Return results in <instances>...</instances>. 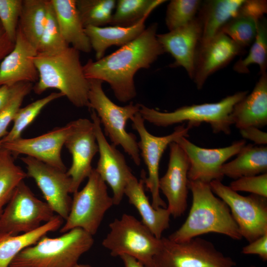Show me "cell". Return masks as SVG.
Returning <instances> with one entry per match:
<instances>
[{"instance_id":"28","label":"cell","mask_w":267,"mask_h":267,"mask_svg":"<svg viewBox=\"0 0 267 267\" xmlns=\"http://www.w3.org/2000/svg\"><path fill=\"white\" fill-rule=\"evenodd\" d=\"M63 222L61 217L55 215L49 222L27 233L14 235L0 231V267H9L22 250L36 244L49 232L60 228Z\"/></svg>"},{"instance_id":"47","label":"cell","mask_w":267,"mask_h":267,"mask_svg":"<svg viewBox=\"0 0 267 267\" xmlns=\"http://www.w3.org/2000/svg\"><path fill=\"white\" fill-rule=\"evenodd\" d=\"M1 147H2V143H1V140L0 139V149L1 148Z\"/></svg>"},{"instance_id":"25","label":"cell","mask_w":267,"mask_h":267,"mask_svg":"<svg viewBox=\"0 0 267 267\" xmlns=\"http://www.w3.org/2000/svg\"><path fill=\"white\" fill-rule=\"evenodd\" d=\"M244 1L245 0L202 1L196 16L201 27L199 44L207 43L220 33L223 27L236 15Z\"/></svg>"},{"instance_id":"16","label":"cell","mask_w":267,"mask_h":267,"mask_svg":"<svg viewBox=\"0 0 267 267\" xmlns=\"http://www.w3.org/2000/svg\"><path fill=\"white\" fill-rule=\"evenodd\" d=\"M90 110L99 154L95 170L104 181L110 186L114 205H118L123 198L126 184L134 175L123 154L106 140L95 112L93 109Z\"/></svg>"},{"instance_id":"44","label":"cell","mask_w":267,"mask_h":267,"mask_svg":"<svg viewBox=\"0 0 267 267\" xmlns=\"http://www.w3.org/2000/svg\"><path fill=\"white\" fill-rule=\"evenodd\" d=\"M13 86L2 85L0 86V110L9 98L12 91Z\"/></svg>"},{"instance_id":"38","label":"cell","mask_w":267,"mask_h":267,"mask_svg":"<svg viewBox=\"0 0 267 267\" xmlns=\"http://www.w3.org/2000/svg\"><path fill=\"white\" fill-rule=\"evenodd\" d=\"M33 84L20 82L13 85L12 93L5 105L0 110V139L7 133V128L14 118L24 98L33 89Z\"/></svg>"},{"instance_id":"9","label":"cell","mask_w":267,"mask_h":267,"mask_svg":"<svg viewBox=\"0 0 267 267\" xmlns=\"http://www.w3.org/2000/svg\"><path fill=\"white\" fill-rule=\"evenodd\" d=\"M161 247L153 259L154 267H234L229 257L210 241L196 237L176 242L162 237Z\"/></svg>"},{"instance_id":"45","label":"cell","mask_w":267,"mask_h":267,"mask_svg":"<svg viewBox=\"0 0 267 267\" xmlns=\"http://www.w3.org/2000/svg\"><path fill=\"white\" fill-rule=\"evenodd\" d=\"M120 257L123 261L125 267H148L130 256L123 255Z\"/></svg>"},{"instance_id":"4","label":"cell","mask_w":267,"mask_h":267,"mask_svg":"<svg viewBox=\"0 0 267 267\" xmlns=\"http://www.w3.org/2000/svg\"><path fill=\"white\" fill-rule=\"evenodd\" d=\"M93 243V236L79 228L56 238L44 235L19 253L9 267H75Z\"/></svg>"},{"instance_id":"8","label":"cell","mask_w":267,"mask_h":267,"mask_svg":"<svg viewBox=\"0 0 267 267\" xmlns=\"http://www.w3.org/2000/svg\"><path fill=\"white\" fill-rule=\"evenodd\" d=\"M113 205L106 183L93 169L86 185L73 193L69 215L60 232L64 233L79 228L93 236L98 230L105 213Z\"/></svg>"},{"instance_id":"43","label":"cell","mask_w":267,"mask_h":267,"mask_svg":"<svg viewBox=\"0 0 267 267\" xmlns=\"http://www.w3.org/2000/svg\"><path fill=\"white\" fill-rule=\"evenodd\" d=\"M15 42L12 41L0 22V63L12 50Z\"/></svg>"},{"instance_id":"27","label":"cell","mask_w":267,"mask_h":267,"mask_svg":"<svg viewBox=\"0 0 267 267\" xmlns=\"http://www.w3.org/2000/svg\"><path fill=\"white\" fill-rule=\"evenodd\" d=\"M63 38L79 51L89 53L92 48L85 32L76 0H50Z\"/></svg>"},{"instance_id":"7","label":"cell","mask_w":267,"mask_h":267,"mask_svg":"<svg viewBox=\"0 0 267 267\" xmlns=\"http://www.w3.org/2000/svg\"><path fill=\"white\" fill-rule=\"evenodd\" d=\"M110 231L102 242L113 257L127 255L144 266L154 267L153 259L162 246L161 238L156 237L134 216L124 214L109 224Z\"/></svg>"},{"instance_id":"14","label":"cell","mask_w":267,"mask_h":267,"mask_svg":"<svg viewBox=\"0 0 267 267\" xmlns=\"http://www.w3.org/2000/svg\"><path fill=\"white\" fill-rule=\"evenodd\" d=\"M77 119L66 125L53 129L41 135L30 138L20 137L2 143V147L11 152L15 158L25 154L63 171L66 167L62 161L61 152L69 136L77 128Z\"/></svg>"},{"instance_id":"36","label":"cell","mask_w":267,"mask_h":267,"mask_svg":"<svg viewBox=\"0 0 267 267\" xmlns=\"http://www.w3.org/2000/svg\"><path fill=\"white\" fill-rule=\"evenodd\" d=\"M69 45L61 35L50 0H46V18L37 47L38 52L59 50Z\"/></svg>"},{"instance_id":"48","label":"cell","mask_w":267,"mask_h":267,"mask_svg":"<svg viewBox=\"0 0 267 267\" xmlns=\"http://www.w3.org/2000/svg\"><path fill=\"white\" fill-rule=\"evenodd\" d=\"M251 267H255V266H251Z\"/></svg>"},{"instance_id":"6","label":"cell","mask_w":267,"mask_h":267,"mask_svg":"<svg viewBox=\"0 0 267 267\" xmlns=\"http://www.w3.org/2000/svg\"><path fill=\"white\" fill-rule=\"evenodd\" d=\"M89 80V108L95 112L112 144L116 147L121 146L135 164L139 166L141 159L136 136L127 132L126 127L128 121L139 112L140 104L131 102L124 106H119L106 95L103 89L102 82Z\"/></svg>"},{"instance_id":"30","label":"cell","mask_w":267,"mask_h":267,"mask_svg":"<svg viewBox=\"0 0 267 267\" xmlns=\"http://www.w3.org/2000/svg\"><path fill=\"white\" fill-rule=\"evenodd\" d=\"M47 0H23L18 27L36 48L46 18Z\"/></svg>"},{"instance_id":"20","label":"cell","mask_w":267,"mask_h":267,"mask_svg":"<svg viewBox=\"0 0 267 267\" xmlns=\"http://www.w3.org/2000/svg\"><path fill=\"white\" fill-rule=\"evenodd\" d=\"M201 35V24L196 16L186 25L156 35L164 52L169 53L175 59L171 66L182 67L191 79Z\"/></svg>"},{"instance_id":"13","label":"cell","mask_w":267,"mask_h":267,"mask_svg":"<svg viewBox=\"0 0 267 267\" xmlns=\"http://www.w3.org/2000/svg\"><path fill=\"white\" fill-rule=\"evenodd\" d=\"M26 165L27 176L33 178L42 191L46 202L54 213L66 220L69 214L72 199L71 178L63 171L31 157H22Z\"/></svg>"},{"instance_id":"31","label":"cell","mask_w":267,"mask_h":267,"mask_svg":"<svg viewBox=\"0 0 267 267\" xmlns=\"http://www.w3.org/2000/svg\"><path fill=\"white\" fill-rule=\"evenodd\" d=\"M14 159L10 152L1 147L0 149V216L17 185L27 177L26 173L15 164Z\"/></svg>"},{"instance_id":"21","label":"cell","mask_w":267,"mask_h":267,"mask_svg":"<svg viewBox=\"0 0 267 267\" xmlns=\"http://www.w3.org/2000/svg\"><path fill=\"white\" fill-rule=\"evenodd\" d=\"M37 48L17 27L15 45L0 63V86L20 82L37 83L39 73L34 62Z\"/></svg>"},{"instance_id":"22","label":"cell","mask_w":267,"mask_h":267,"mask_svg":"<svg viewBox=\"0 0 267 267\" xmlns=\"http://www.w3.org/2000/svg\"><path fill=\"white\" fill-rule=\"evenodd\" d=\"M231 117L238 129L254 127L261 128L267 125V73L257 82L252 91L234 105Z\"/></svg>"},{"instance_id":"33","label":"cell","mask_w":267,"mask_h":267,"mask_svg":"<svg viewBox=\"0 0 267 267\" xmlns=\"http://www.w3.org/2000/svg\"><path fill=\"white\" fill-rule=\"evenodd\" d=\"M248 55L239 59L234 65L233 70L240 74L249 72L252 64L259 66L260 74L266 73L267 67V21L265 16L259 21L255 38Z\"/></svg>"},{"instance_id":"37","label":"cell","mask_w":267,"mask_h":267,"mask_svg":"<svg viewBox=\"0 0 267 267\" xmlns=\"http://www.w3.org/2000/svg\"><path fill=\"white\" fill-rule=\"evenodd\" d=\"M200 0H172L167 5L165 23L169 31L193 20L201 6Z\"/></svg>"},{"instance_id":"3","label":"cell","mask_w":267,"mask_h":267,"mask_svg":"<svg viewBox=\"0 0 267 267\" xmlns=\"http://www.w3.org/2000/svg\"><path fill=\"white\" fill-rule=\"evenodd\" d=\"M192 195L187 218L168 238L176 242L188 241L209 233L222 234L235 240L242 237L226 204L216 197L210 183L188 180Z\"/></svg>"},{"instance_id":"39","label":"cell","mask_w":267,"mask_h":267,"mask_svg":"<svg viewBox=\"0 0 267 267\" xmlns=\"http://www.w3.org/2000/svg\"><path fill=\"white\" fill-rule=\"evenodd\" d=\"M23 0H0V22L10 40L15 42Z\"/></svg>"},{"instance_id":"35","label":"cell","mask_w":267,"mask_h":267,"mask_svg":"<svg viewBox=\"0 0 267 267\" xmlns=\"http://www.w3.org/2000/svg\"><path fill=\"white\" fill-rule=\"evenodd\" d=\"M63 96L64 95L60 92H52L24 107L20 108L14 118L13 125L11 130L0 139L1 143L12 141L21 137L23 131L33 122L47 104Z\"/></svg>"},{"instance_id":"29","label":"cell","mask_w":267,"mask_h":267,"mask_svg":"<svg viewBox=\"0 0 267 267\" xmlns=\"http://www.w3.org/2000/svg\"><path fill=\"white\" fill-rule=\"evenodd\" d=\"M236 155L234 159L222 165L223 176L236 179L267 173L266 145L246 144Z\"/></svg>"},{"instance_id":"1","label":"cell","mask_w":267,"mask_h":267,"mask_svg":"<svg viewBox=\"0 0 267 267\" xmlns=\"http://www.w3.org/2000/svg\"><path fill=\"white\" fill-rule=\"evenodd\" d=\"M158 24L149 26L135 39L116 51L83 65L88 79L107 83L120 102L126 103L136 95L134 77L141 69H148L165 53L157 39Z\"/></svg>"},{"instance_id":"19","label":"cell","mask_w":267,"mask_h":267,"mask_svg":"<svg viewBox=\"0 0 267 267\" xmlns=\"http://www.w3.org/2000/svg\"><path fill=\"white\" fill-rule=\"evenodd\" d=\"M244 49L222 32L207 43L199 44L192 79L197 88L202 89L210 75L225 67L236 56L244 53Z\"/></svg>"},{"instance_id":"15","label":"cell","mask_w":267,"mask_h":267,"mask_svg":"<svg viewBox=\"0 0 267 267\" xmlns=\"http://www.w3.org/2000/svg\"><path fill=\"white\" fill-rule=\"evenodd\" d=\"M177 142L186 154L189 163V180L210 183L215 180H221L224 176L222 167L226 161L236 155L246 144L244 139L233 142L221 148H206L198 146L186 137H181Z\"/></svg>"},{"instance_id":"11","label":"cell","mask_w":267,"mask_h":267,"mask_svg":"<svg viewBox=\"0 0 267 267\" xmlns=\"http://www.w3.org/2000/svg\"><path fill=\"white\" fill-rule=\"evenodd\" d=\"M210 185L229 207L242 238L250 243L267 233V198L241 195L221 180H213Z\"/></svg>"},{"instance_id":"40","label":"cell","mask_w":267,"mask_h":267,"mask_svg":"<svg viewBox=\"0 0 267 267\" xmlns=\"http://www.w3.org/2000/svg\"><path fill=\"white\" fill-rule=\"evenodd\" d=\"M229 186L236 192L245 191L267 198V173L234 179Z\"/></svg>"},{"instance_id":"24","label":"cell","mask_w":267,"mask_h":267,"mask_svg":"<svg viewBox=\"0 0 267 267\" xmlns=\"http://www.w3.org/2000/svg\"><path fill=\"white\" fill-rule=\"evenodd\" d=\"M144 180H138L133 175L124 190L129 203L137 210L141 222L157 238L162 237L163 232L170 226L171 214L167 208L155 209L149 202L144 188Z\"/></svg>"},{"instance_id":"42","label":"cell","mask_w":267,"mask_h":267,"mask_svg":"<svg viewBox=\"0 0 267 267\" xmlns=\"http://www.w3.org/2000/svg\"><path fill=\"white\" fill-rule=\"evenodd\" d=\"M241 136L245 139L253 141L255 144L265 145L267 143V133L259 128L250 127L239 130Z\"/></svg>"},{"instance_id":"32","label":"cell","mask_w":267,"mask_h":267,"mask_svg":"<svg viewBox=\"0 0 267 267\" xmlns=\"http://www.w3.org/2000/svg\"><path fill=\"white\" fill-rule=\"evenodd\" d=\"M164 0H118L110 24L129 27L139 22L147 14H150Z\"/></svg>"},{"instance_id":"10","label":"cell","mask_w":267,"mask_h":267,"mask_svg":"<svg viewBox=\"0 0 267 267\" xmlns=\"http://www.w3.org/2000/svg\"><path fill=\"white\" fill-rule=\"evenodd\" d=\"M55 215L46 202L37 198L24 180L15 188L0 216V231L11 235L27 233Z\"/></svg>"},{"instance_id":"34","label":"cell","mask_w":267,"mask_h":267,"mask_svg":"<svg viewBox=\"0 0 267 267\" xmlns=\"http://www.w3.org/2000/svg\"><path fill=\"white\" fill-rule=\"evenodd\" d=\"M116 4L115 0H76V7L85 28L103 27L110 24Z\"/></svg>"},{"instance_id":"41","label":"cell","mask_w":267,"mask_h":267,"mask_svg":"<svg viewBox=\"0 0 267 267\" xmlns=\"http://www.w3.org/2000/svg\"><path fill=\"white\" fill-rule=\"evenodd\" d=\"M242 253L245 255H257L264 261H267V233L244 247Z\"/></svg>"},{"instance_id":"23","label":"cell","mask_w":267,"mask_h":267,"mask_svg":"<svg viewBox=\"0 0 267 267\" xmlns=\"http://www.w3.org/2000/svg\"><path fill=\"white\" fill-rule=\"evenodd\" d=\"M267 12V1L245 0L236 15L221 32L245 48L253 42L260 20Z\"/></svg>"},{"instance_id":"18","label":"cell","mask_w":267,"mask_h":267,"mask_svg":"<svg viewBox=\"0 0 267 267\" xmlns=\"http://www.w3.org/2000/svg\"><path fill=\"white\" fill-rule=\"evenodd\" d=\"M79 120L77 128L64 144L72 158L71 166L66 172L71 178V193L77 191L82 182L90 175L92 160L98 152L92 121Z\"/></svg>"},{"instance_id":"46","label":"cell","mask_w":267,"mask_h":267,"mask_svg":"<svg viewBox=\"0 0 267 267\" xmlns=\"http://www.w3.org/2000/svg\"><path fill=\"white\" fill-rule=\"evenodd\" d=\"M75 267H92L90 265L88 264H78Z\"/></svg>"},{"instance_id":"17","label":"cell","mask_w":267,"mask_h":267,"mask_svg":"<svg viewBox=\"0 0 267 267\" xmlns=\"http://www.w3.org/2000/svg\"><path fill=\"white\" fill-rule=\"evenodd\" d=\"M169 160L165 174L159 179V189L168 201L167 208L175 218L180 217L187 206L188 192V157L176 142L169 145Z\"/></svg>"},{"instance_id":"5","label":"cell","mask_w":267,"mask_h":267,"mask_svg":"<svg viewBox=\"0 0 267 267\" xmlns=\"http://www.w3.org/2000/svg\"><path fill=\"white\" fill-rule=\"evenodd\" d=\"M248 91H240L214 103H205L180 107L172 112H163L140 104L139 113L144 121L158 127H166L187 122L193 127L201 123L210 124L215 134H229L233 125L231 113L235 104Z\"/></svg>"},{"instance_id":"2","label":"cell","mask_w":267,"mask_h":267,"mask_svg":"<svg viewBox=\"0 0 267 267\" xmlns=\"http://www.w3.org/2000/svg\"><path fill=\"white\" fill-rule=\"evenodd\" d=\"M34 62L39 79L33 87L37 94L55 89L77 107L89 108V81L84 74L80 51L69 46L48 52H38Z\"/></svg>"},{"instance_id":"26","label":"cell","mask_w":267,"mask_h":267,"mask_svg":"<svg viewBox=\"0 0 267 267\" xmlns=\"http://www.w3.org/2000/svg\"><path fill=\"white\" fill-rule=\"evenodd\" d=\"M149 15L147 14L137 23L129 27H85V33L95 52L96 60L104 56L108 47L113 45L122 47L138 37L145 29V23Z\"/></svg>"},{"instance_id":"12","label":"cell","mask_w":267,"mask_h":267,"mask_svg":"<svg viewBox=\"0 0 267 267\" xmlns=\"http://www.w3.org/2000/svg\"><path fill=\"white\" fill-rule=\"evenodd\" d=\"M132 127L138 133L140 140L138 142L140 155L142 156L148 171V177L144 178V183L151 194V204L155 209L167 208L166 204L160 195L159 165L160 162L167 147L173 142L181 137H187L189 131L192 128L187 125L178 126L175 128L171 134L163 136H157L150 134L147 130L144 120L139 112L131 120Z\"/></svg>"}]
</instances>
